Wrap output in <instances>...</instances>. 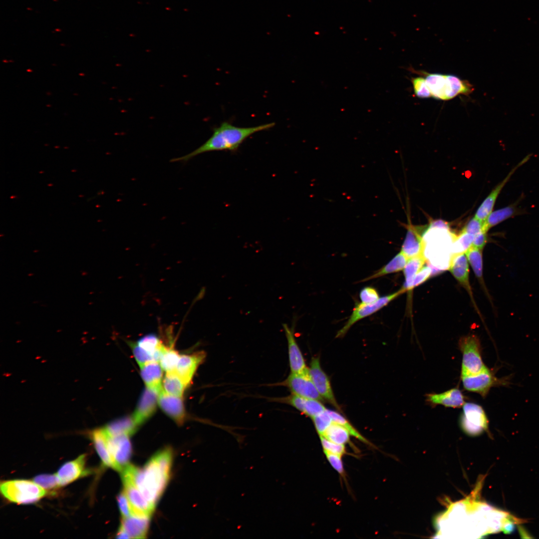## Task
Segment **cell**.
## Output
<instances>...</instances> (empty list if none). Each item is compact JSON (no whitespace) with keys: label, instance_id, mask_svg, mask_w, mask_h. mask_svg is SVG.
Segmentation results:
<instances>
[{"label":"cell","instance_id":"1","mask_svg":"<svg viewBox=\"0 0 539 539\" xmlns=\"http://www.w3.org/2000/svg\"><path fill=\"white\" fill-rule=\"evenodd\" d=\"M172 461L170 448L157 453L140 469L132 465L127 468L146 499L155 507L169 480Z\"/></svg>","mask_w":539,"mask_h":539},{"label":"cell","instance_id":"2","mask_svg":"<svg viewBox=\"0 0 539 539\" xmlns=\"http://www.w3.org/2000/svg\"><path fill=\"white\" fill-rule=\"evenodd\" d=\"M274 123H269L254 127H241L223 122L213 129L212 136L202 145L185 155L170 160L171 162L186 164L194 157L206 152L228 150L235 152L242 143L255 133L269 129Z\"/></svg>","mask_w":539,"mask_h":539},{"label":"cell","instance_id":"3","mask_svg":"<svg viewBox=\"0 0 539 539\" xmlns=\"http://www.w3.org/2000/svg\"><path fill=\"white\" fill-rule=\"evenodd\" d=\"M1 494L9 501L19 504L36 502L47 492L33 481L13 480L0 484Z\"/></svg>","mask_w":539,"mask_h":539},{"label":"cell","instance_id":"4","mask_svg":"<svg viewBox=\"0 0 539 539\" xmlns=\"http://www.w3.org/2000/svg\"><path fill=\"white\" fill-rule=\"evenodd\" d=\"M459 347L462 353L461 376L475 375L487 367L482 357L480 340L476 335L462 336L459 339Z\"/></svg>","mask_w":539,"mask_h":539},{"label":"cell","instance_id":"5","mask_svg":"<svg viewBox=\"0 0 539 539\" xmlns=\"http://www.w3.org/2000/svg\"><path fill=\"white\" fill-rule=\"evenodd\" d=\"M464 389L486 397L492 387L508 386L510 383L508 377L499 378L487 367L481 372L471 375L461 376Z\"/></svg>","mask_w":539,"mask_h":539},{"label":"cell","instance_id":"6","mask_svg":"<svg viewBox=\"0 0 539 539\" xmlns=\"http://www.w3.org/2000/svg\"><path fill=\"white\" fill-rule=\"evenodd\" d=\"M405 291V289L402 287L395 292L380 297L375 302L367 303L361 302L356 303L348 320L337 332L335 337H343L357 321L376 312Z\"/></svg>","mask_w":539,"mask_h":539},{"label":"cell","instance_id":"7","mask_svg":"<svg viewBox=\"0 0 539 539\" xmlns=\"http://www.w3.org/2000/svg\"><path fill=\"white\" fill-rule=\"evenodd\" d=\"M122 479L125 493L131 505L132 515L150 516L155 507L144 497L136 485L126 466L122 471Z\"/></svg>","mask_w":539,"mask_h":539},{"label":"cell","instance_id":"8","mask_svg":"<svg viewBox=\"0 0 539 539\" xmlns=\"http://www.w3.org/2000/svg\"><path fill=\"white\" fill-rule=\"evenodd\" d=\"M460 421L463 430L471 435H478L488 427V419L484 410L474 403H465Z\"/></svg>","mask_w":539,"mask_h":539},{"label":"cell","instance_id":"9","mask_svg":"<svg viewBox=\"0 0 539 539\" xmlns=\"http://www.w3.org/2000/svg\"><path fill=\"white\" fill-rule=\"evenodd\" d=\"M308 371L315 387L323 400L340 410V407L334 397L330 380L321 368L318 357L312 358Z\"/></svg>","mask_w":539,"mask_h":539},{"label":"cell","instance_id":"10","mask_svg":"<svg viewBox=\"0 0 539 539\" xmlns=\"http://www.w3.org/2000/svg\"><path fill=\"white\" fill-rule=\"evenodd\" d=\"M284 384L291 391L292 394L304 398L324 401L318 392L307 371L294 373H291Z\"/></svg>","mask_w":539,"mask_h":539},{"label":"cell","instance_id":"11","mask_svg":"<svg viewBox=\"0 0 539 539\" xmlns=\"http://www.w3.org/2000/svg\"><path fill=\"white\" fill-rule=\"evenodd\" d=\"M106 435L116 470L122 471L128 465L132 455V445L129 436L124 434L113 436Z\"/></svg>","mask_w":539,"mask_h":539},{"label":"cell","instance_id":"12","mask_svg":"<svg viewBox=\"0 0 539 539\" xmlns=\"http://www.w3.org/2000/svg\"><path fill=\"white\" fill-rule=\"evenodd\" d=\"M160 392L146 387L142 393L133 415L138 426L147 420L156 411Z\"/></svg>","mask_w":539,"mask_h":539},{"label":"cell","instance_id":"13","mask_svg":"<svg viewBox=\"0 0 539 539\" xmlns=\"http://www.w3.org/2000/svg\"><path fill=\"white\" fill-rule=\"evenodd\" d=\"M531 157V154L526 156L520 162L514 167L506 177L492 190L477 210L475 216L477 218L483 222L486 220L488 216L493 211L496 201L503 188L510 180V178L514 173H515L516 170L528 161Z\"/></svg>","mask_w":539,"mask_h":539},{"label":"cell","instance_id":"14","mask_svg":"<svg viewBox=\"0 0 539 539\" xmlns=\"http://www.w3.org/2000/svg\"><path fill=\"white\" fill-rule=\"evenodd\" d=\"M158 404L177 424H183L186 417L183 397L169 394L163 389L159 394Z\"/></svg>","mask_w":539,"mask_h":539},{"label":"cell","instance_id":"15","mask_svg":"<svg viewBox=\"0 0 539 539\" xmlns=\"http://www.w3.org/2000/svg\"><path fill=\"white\" fill-rule=\"evenodd\" d=\"M287 341L289 364L291 373H302L308 370L293 333V327L282 324Z\"/></svg>","mask_w":539,"mask_h":539},{"label":"cell","instance_id":"16","mask_svg":"<svg viewBox=\"0 0 539 539\" xmlns=\"http://www.w3.org/2000/svg\"><path fill=\"white\" fill-rule=\"evenodd\" d=\"M205 356L203 351L180 355L175 372L187 386L191 383L198 367L203 362Z\"/></svg>","mask_w":539,"mask_h":539},{"label":"cell","instance_id":"17","mask_svg":"<svg viewBox=\"0 0 539 539\" xmlns=\"http://www.w3.org/2000/svg\"><path fill=\"white\" fill-rule=\"evenodd\" d=\"M85 455H81L76 459L63 464L56 474L60 486L66 485L80 477L86 475Z\"/></svg>","mask_w":539,"mask_h":539},{"label":"cell","instance_id":"18","mask_svg":"<svg viewBox=\"0 0 539 539\" xmlns=\"http://www.w3.org/2000/svg\"><path fill=\"white\" fill-rule=\"evenodd\" d=\"M448 270L453 276L468 291L475 304L471 286L469 281V269L468 259L465 254L453 255Z\"/></svg>","mask_w":539,"mask_h":539},{"label":"cell","instance_id":"19","mask_svg":"<svg viewBox=\"0 0 539 539\" xmlns=\"http://www.w3.org/2000/svg\"><path fill=\"white\" fill-rule=\"evenodd\" d=\"M425 80L432 96L441 100L453 98L450 81L447 75L438 73L426 74Z\"/></svg>","mask_w":539,"mask_h":539},{"label":"cell","instance_id":"20","mask_svg":"<svg viewBox=\"0 0 539 539\" xmlns=\"http://www.w3.org/2000/svg\"><path fill=\"white\" fill-rule=\"evenodd\" d=\"M420 232L419 228L411 224L407 226L405 238L400 251L409 259L423 255L424 243Z\"/></svg>","mask_w":539,"mask_h":539},{"label":"cell","instance_id":"21","mask_svg":"<svg viewBox=\"0 0 539 539\" xmlns=\"http://www.w3.org/2000/svg\"><path fill=\"white\" fill-rule=\"evenodd\" d=\"M150 517L132 515L122 518L120 527L132 539L146 538L149 525Z\"/></svg>","mask_w":539,"mask_h":539},{"label":"cell","instance_id":"22","mask_svg":"<svg viewBox=\"0 0 539 539\" xmlns=\"http://www.w3.org/2000/svg\"><path fill=\"white\" fill-rule=\"evenodd\" d=\"M427 402L432 405H442L446 407L460 408L465 404L464 396L460 389L454 388L441 393L426 395Z\"/></svg>","mask_w":539,"mask_h":539},{"label":"cell","instance_id":"23","mask_svg":"<svg viewBox=\"0 0 539 539\" xmlns=\"http://www.w3.org/2000/svg\"><path fill=\"white\" fill-rule=\"evenodd\" d=\"M285 400L287 403L311 418L326 409L321 401L293 394L287 397Z\"/></svg>","mask_w":539,"mask_h":539},{"label":"cell","instance_id":"24","mask_svg":"<svg viewBox=\"0 0 539 539\" xmlns=\"http://www.w3.org/2000/svg\"><path fill=\"white\" fill-rule=\"evenodd\" d=\"M159 362L151 361L140 366V374L146 387L160 392L163 378V369Z\"/></svg>","mask_w":539,"mask_h":539},{"label":"cell","instance_id":"25","mask_svg":"<svg viewBox=\"0 0 539 539\" xmlns=\"http://www.w3.org/2000/svg\"><path fill=\"white\" fill-rule=\"evenodd\" d=\"M520 201V199L507 207L492 211L484 221L483 230L488 232L491 228L505 220L523 214V211L518 206Z\"/></svg>","mask_w":539,"mask_h":539},{"label":"cell","instance_id":"26","mask_svg":"<svg viewBox=\"0 0 539 539\" xmlns=\"http://www.w3.org/2000/svg\"><path fill=\"white\" fill-rule=\"evenodd\" d=\"M91 436L96 450L103 464L116 470L115 465L109 450L107 438L102 428L93 431L91 433Z\"/></svg>","mask_w":539,"mask_h":539},{"label":"cell","instance_id":"27","mask_svg":"<svg viewBox=\"0 0 539 539\" xmlns=\"http://www.w3.org/2000/svg\"><path fill=\"white\" fill-rule=\"evenodd\" d=\"M138 427L133 416H125L112 421L102 428L108 436L123 434L130 436L136 431Z\"/></svg>","mask_w":539,"mask_h":539},{"label":"cell","instance_id":"28","mask_svg":"<svg viewBox=\"0 0 539 539\" xmlns=\"http://www.w3.org/2000/svg\"><path fill=\"white\" fill-rule=\"evenodd\" d=\"M408 259L409 258L400 251L383 267L359 282L368 281L402 270L404 269Z\"/></svg>","mask_w":539,"mask_h":539},{"label":"cell","instance_id":"29","mask_svg":"<svg viewBox=\"0 0 539 539\" xmlns=\"http://www.w3.org/2000/svg\"><path fill=\"white\" fill-rule=\"evenodd\" d=\"M136 342L140 347L149 353L154 361L158 362L166 347L160 338L153 333L143 336Z\"/></svg>","mask_w":539,"mask_h":539},{"label":"cell","instance_id":"30","mask_svg":"<svg viewBox=\"0 0 539 539\" xmlns=\"http://www.w3.org/2000/svg\"><path fill=\"white\" fill-rule=\"evenodd\" d=\"M465 254L476 277L483 287L486 293L490 297L483 278V250L471 247Z\"/></svg>","mask_w":539,"mask_h":539},{"label":"cell","instance_id":"31","mask_svg":"<svg viewBox=\"0 0 539 539\" xmlns=\"http://www.w3.org/2000/svg\"><path fill=\"white\" fill-rule=\"evenodd\" d=\"M163 390L166 393L183 397L187 387L175 371L166 372L163 380Z\"/></svg>","mask_w":539,"mask_h":539},{"label":"cell","instance_id":"32","mask_svg":"<svg viewBox=\"0 0 539 539\" xmlns=\"http://www.w3.org/2000/svg\"><path fill=\"white\" fill-rule=\"evenodd\" d=\"M350 435L345 427L332 422L322 436L332 442L344 445L349 442Z\"/></svg>","mask_w":539,"mask_h":539},{"label":"cell","instance_id":"33","mask_svg":"<svg viewBox=\"0 0 539 539\" xmlns=\"http://www.w3.org/2000/svg\"><path fill=\"white\" fill-rule=\"evenodd\" d=\"M180 355L172 347L166 346L159 360L163 370L166 372L175 371Z\"/></svg>","mask_w":539,"mask_h":539},{"label":"cell","instance_id":"34","mask_svg":"<svg viewBox=\"0 0 539 539\" xmlns=\"http://www.w3.org/2000/svg\"><path fill=\"white\" fill-rule=\"evenodd\" d=\"M474 237L462 231L458 236L454 237L451 248L452 256L465 253L471 247Z\"/></svg>","mask_w":539,"mask_h":539},{"label":"cell","instance_id":"35","mask_svg":"<svg viewBox=\"0 0 539 539\" xmlns=\"http://www.w3.org/2000/svg\"><path fill=\"white\" fill-rule=\"evenodd\" d=\"M327 412L330 416L333 422L342 425L345 427L349 432L350 434L355 437L360 441L367 444H370L368 441L360 433L351 425V424L340 413L329 409H327Z\"/></svg>","mask_w":539,"mask_h":539},{"label":"cell","instance_id":"36","mask_svg":"<svg viewBox=\"0 0 539 539\" xmlns=\"http://www.w3.org/2000/svg\"><path fill=\"white\" fill-rule=\"evenodd\" d=\"M424 255H419L409 258L403 269L405 281L411 279L423 267L426 262Z\"/></svg>","mask_w":539,"mask_h":539},{"label":"cell","instance_id":"37","mask_svg":"<svg viewBox=\"0 0 539 539\" xmlns=\"http://www.w3.org/2000/svg\"><path fill=\"white\" fill-rule=\"evenodd\" d=\"M450 82L453 97L458 94L468 95L473 90L471 84L468 81L462 80L456 76L447 75Z\"/></svg>","mask_w":539,"mask_h":539},{"label":"cell","instance_id":"38","mask_svg":"<svg viewBox=\"0 0 539 539\" xmlns=\"http://www.w3.org/2000/svg\"><path fill=\"white\" fill-rule=\"evenodd\" d=\"M432 275V270L428 266L423 267L411 279L405 281L402 287L406 291L410 290L423 283Z\"/></svg>","mask_w":539,"mask_h":539},{"label":"cell","instance_id":"39","mask_svg":"<svg viewBox=\"0 0 539 539\" xmlns=\"http://www.w3.org/2000/svg\"><path fill=\"white\" fill-rule=\"evenodd\" d=\"M33 481L51 494L60 486L56 475H40L34 477Z\"/></svg>","mask_w":539,"mask_h":539},{"label":"cell","instance_id":"40","mask_svg":"<svg viewBox=\"0 0 539 539\" xmlns=\"http://www.w3.org/2000/svg\"><path fill=\"white\" fill-rule=\"evenodd\" d=\"M316 430L319 435L322 436L328 427L332 423V420L327 411V409L311 418Z\"/></svg>","mask_w":539,"mask_h":539},{"label":"cell","instance_id":"41","mask_svg":"<svg viewBox=\"0 0 539 539\" xmlns=\"http://www.w3.org/2000/svg\"><path fill=\"white\" fill-rule=\"evenodd\" d=\"M412 82L415 94L417 96L421 98H428L432 96L425 78L422 77H414L412 79Z\"/></svg>","mask_w":539,"mask_h":539},{"label":"cell","instance_id":"42","mask_svg":"<svg viewBox=\"0 0 539 539\" xmlns=\"http://www.w3.org/2000/svg\"><path fill=\"white\" fill-rule=\"evenodd\" d=\"M129 344L133 355L140 366L148 362L154 361L152 356L140 347L136 342H131Z\"/></svg>","mask_w":539,"mask_h":539},{"label":"cell","instance_id":"43","mask_svg":"<svg viewBox=\"0 0 539 539\" xmlns=\"http://www.w3.org/2000/svg\"><path fill=\"white\" fill-rule=\"evenodd\" d=\"M320 439L323 451H326L340 456L345 454L346 451L344 445L332 442L322 436H320Z\"/></svg>","mask_w":539,"mask_h":539},{"label":"cell","instance_id":"44","mask_svg":"<svg viewBox=\"0 0 539 539\" xmlns=\"http://www.w3.org/2000/svg\"><path fill=\"white\" fill-rule=\"evenodd\" d=\"M359 297L361 302L366 303L375 302L380 298L376 289L370 286L365 287L361 290Z\"/></svg>","mask_w":539,"mask_h":539},{"label":"cell","instance_id":"45","mask_svg":"<svg viewBox=\"0 0 539 539\" xmlns=\"http://www.w3.org/2000/svg\"><path fill=\"white\" fill-rule=\"evenodd\" d=\"M117 503L122 518H127L132 515L130 503L124 492L117 496Z\"/></svg>","mask_w":539,"mask_h":539},{"label":"cell","instance_id":"46","mask_svg":"<svg viewBox=\"0 0 539 539\" xmlns=\"http://www.w3.org/2000/svg\"><path fill=\"white\" fill-rule=\"evenodd\" d=\"M484 222L475 216L473 217L462 230V231L475 236L483 230Z\"/></svg>","mask_w":539,"mask_h":539},{"label":"cell","instance_id":"47","mask_svg":"<svg viewBox=\"0 0 539 539\" xmlns=\"http://www.w3.org/2000/svg\"><path fill=\"white\" fill-rule=\"evenodd\" d=\"M325 455L332 467L341 475L343 476L344 470L341 460V456L324 451Z\"/></svg>","mask_w":539,"mask_h":539},{"label":"cell","instance_id":"48","mask_svg":"<svg viewBox=\"0 0 539 539\" xmlns=\"http://www.w3.org/2000/svg\"><path fill=\"white\" fill-rule=\"evenodd\" d=\"M487 232L482 230L474 237L471 247L483 250L487 243Z\"/></svg>","mask_w":539,"mask_h":539},{"label":"cell","instance_id":"49","mask_svg":"<svg viewBox=\"0 0 539 539\" xmlns=\"http://www.w3.org/2000/svg\"><path fill=\"white\" fill-rule=\"evenodd\" d=\"M117 538L120 539H130L127 534L121 528H119V530L118 532V533L117 534Z\"/></svg>","mask_w":539,"mask_h":539}]
</instances>
